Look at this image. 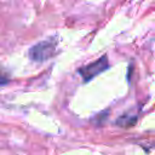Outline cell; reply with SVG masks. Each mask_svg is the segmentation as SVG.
Returning a JSON list of instances; mask_svg holds the SVG:
<instances>
[{
	"mask_svg": "<svg viewBox=\"0 0 155 155\" xmlns=\"http://www.w3.org/2000/svg\"><path fill=\"white\" fill-rule=\"evenodd\" d=\"M8 78L5 75V74H0V86H2V85H6L7 82H8Z\"/></svg>",
	"mask_w": 155,
	"mask_h": 155,
	"instance_id": "277c9868",
	"label": "cell"
},
{
	"mask_svg": "<svg viewBox=\"0 0 155 155\" xmlns=\"http://www.w3.org/2000/svg\"><path fill=\"white\" fill-rule=\"evenodd\" d=\"M109 67V63H108V56L104 54L102 56L101 58H98L97 61L87 64V65H84L81 67L78 73L81 75L84 82H87L90 80H92L94 76L99 75L102 71H104L107 68Z\"/></svg>",
	"mask_w": 155,
	"mask_h": 155,
	"instance_id": "7a4b0ae2",
	"label": "cell"
},
{
	"mask_svg": "<svg viewBox=\"0 0 155 155\" xmlns=\"http://www.w3.org/2000/svg\"><path fill=\"white\" fill-rule=\"evenodd\" d=\"M57 39L50 38L44 41H40L31 46L28 51V56L34 62H44L53 57L57 51Z\"/></svg>",
	"mask_w": 155,
	"mask_h": 155,
	"instance_id": "6da1fadb",
	"label": "cell"
},
{
	"mask_svg": "<svg viewBox=\"0 0 155 155\" xmlns=\"http://www.w3.org/2000/svg\"><path fill=\"white\" fill-rule=\"evenodd\" d=\"M136 121H137V115L130 116V115L125 114V115H122L121 117L117 119L116 124L119 126H121V127H131V126H133L136 124Z\"/></svg>",
	"mask_w": 155,
	"mask_h": 155,
	"instance_id": "3957f363",
	"label": "cell"
}]
</instances>
